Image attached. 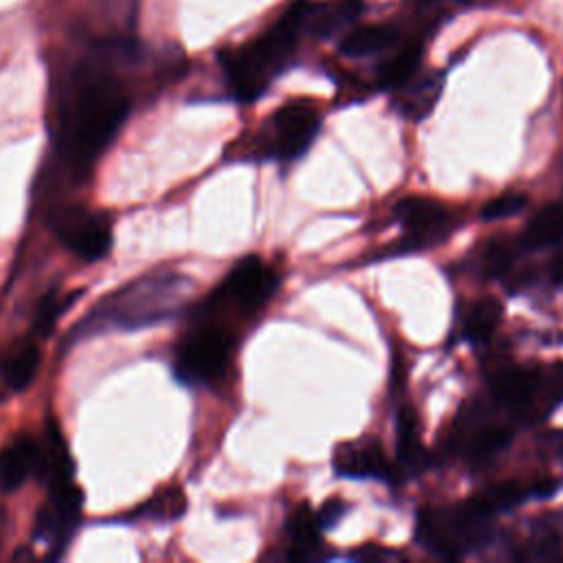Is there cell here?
Masks as SVG:
<instances>
[{
    "label": "cell",
    "mask_w": 563,
    "mask_h": 563,
    "mask_svg": "<svg viewBox=\"0 0 563 563\" xmlns=\"http://www.w3.org/2000/svg\"><path fill=\"white\" fill-rule=\"evenodd\" d=\"M37 468V442L22 435L0 451V490H18Z\"/></svg>",
    "instance_id": "7c38bea8"
},
{
    "label": "cell",
    "mask_w": 563,
    "mask_h": 563,
    "mask_svg": "<svg viewBox=\"0 0 563 563\" xmlns=\"http://www.w3.org/2000/svg\"><path fill=\"white\" fill-rule=\"evenodd\" d=\"M398 42V31L389 24H365L352 29L343 40H341V55L358 59V57H369L385 53L394 48Z\"/></svg>",
    "instance_id": "9a60e30c"
},
{
    "label": "cell",
    "mask_w": 563,
    "mask_h": 563,
    "mask_svg": "<svg viewBox=\"0 0 563 563\" xmlns=\"http://www.w3.org/2000/svg\"><path fill=\"white\" fill-rule=\"evenodd\" d=\"M396 438H398V464L400 468L418 471L422 468L429 457L420 442V420L411 405H402L398 411L396 422Z\"/></svg>",
    "instance_id": "2e32d148"
},
{
    "label": "cell",
    "mask_w": 563,
    "mask_h": 563,
    "mask_svg": "<svg viewBox=\"0 0 563 563\" xmlns=\"http://www.w3.org/2000/svg\"><path fill=\"white\" fill-rule=\"evenodd\" d=\"M521 249L523 246L519 238H510V235H497L484 242L477 260L479 273L484 277H504L515 266V260Z\"/></svg>",
    "instance_id": "d6986e66"
},
{
    "label": "cell",
    "mask_w": 563,
    "mask_h": 563,
    "mask_svg": "<svg viewBox=\"0 0 563 563\" xmlns=\"http://www.w3.org/2000/svg\"><path fill=\"white\" fill-rule=\"evenodd\" d=\"M275 288V271L268 268L257 255H246L231 268L209 303H229L235 306L240 312H255L268 301Z\"/></svg>",
    "instance_id": "ba28073f"
},
{
    "label": "cell",
    "mask_w": 563,
    "mask_h": 563,
    "mask_svg": "<svg viewBox=\"0 0 563 563\" xmlns=\"http://www.w3.org/2000/svg\"><path fill=\"white\" fill-rule=\"evenodd\" d=\"M40 367V350L35 343H24L20 345L9 361L4 363V383L13 389V391H24Z\"/></svg>",
    "instance_id": "603a6c76"
},
{
    "label": "cell",
    "mask_w": 563,
    "mask_h": 563,
    "mask_svg": "<svg viewBox=\"0 0 563 563\" xmlns=\"http://www.w3.org/2000/svg\"><path fill=\"white\" fill-rule=\"evenodd\" d=\"M396 220L405 227L402 240L389 244L383 255H400L411 251H422L429 246L440 244L457 224L453 211L442 202L424 196H407L396 202L394 207Z\"/></svg>",
    "instance_id": "8992f818"
},
{
    "label": "cell",
    "mask_w": 563,
    "mask_h": 563,
    "mask_svg": "<svg viewBox=\"0 0 563 563\" xmlns=\"http://www.w3.org/2000/svg\"><path fill=\"white\" fill-rule=\"evenodd\" d=\"M539 369H523L512 363H499L490 374V391L495 400L517 413L537 411Z\"/></svg>",
    "instance_id": "8fae6325"
},
{
    "label": "cell",
    "mask_w": 563,
    "mask_h": 563,
    "mask_svg": "<svg viewBox=\"0 0 563 563\" xmlns=\"http://www.w3.org/2000/svg\"><path fill=\"white\" fill-rule=\"evenodd\" d=\"M563 240V202L545 205L526 224L519 242L523 249H543Z\"/></svg>",
    "instance_id": "e0dca14e"
},
{
    "label": "cell",
    "mask_w": 563,
    "mask_h": 563,
    "mask_svg": "<svg viewBox=\"0 0 563 563\" xmlns=\"http://www.w3.org/2000/svg\"><path fill=\"white\" fill-rule=\"evenodd\" d=\"M530 486H532V497L545 499V497L554 495V490L559 488V482L552 479V477H539V479L530 482Z\"/></svg>",
    "instance_id": "f1b7e54d"
},
{
    "label": "cell",
    "mask_w": 563,
    "mask_h": 563,
    "mask_svg": "<svg viewBox=\"0 0 563 563\" xmlns=\"http://www.w3.org/2000/svg\"><path fill=\"white\" fill-rule=\"evenodd\" d=\"M528 198L526 194H501L493 200H488L484 207H482V220H504V218H510L515 213H519L523 207H526Z\"/></svg>",
    "instance_id": "484cf974"
},
{
    "label": "cell",
    "mask_w": 563,
    "mask_h": 563,
    "mask_svg": "<svg viewBox=\"0 0 563 563\" xmlns=\"http://www.w3.org/2000/svg\"><path fill=\"white\" fill-rule=\"evenodd\" d=\"M363 11L361 0H332L317 7L308 4L306 29L317 37H330L350 26Z\"/></svg>",
    "instance_id": "5bb4252c"
},
{
    "label": "cell",
    "mask_w": 563,
    "mask_h": 563,
    "mask_svg": "<svg viewBox=\"0 0 563 563\" xmlns=\"http://www.w3.org/2000/svg\"><path fill=\"white\" fill-rule=\"evenodd\" d=\"M548 279H550L554 286H563V251H559V253L550 260Z\"/></svg>",
    "instance_id": "f546056e"
},
{
    "label": "cell",
    "mask_w": 563,
    "mask_h": 563,
    "mask_svg": "<svg viewBox=\"0 0 563 563\" xmlns=\"http://www.w3.org/2000/svg\"><path fill=\"white\" fill-rule=\"evenodd\" d=\"M552 438H556V444L563 446V431L561 433H552Z\"/></svg>",
    "instance_id": "1f68e13d"
},
{
    "label": "cell",
    "mask_w": 563,
    "mask_h": 563,
    "mask_svg": "<svg viewBox=\"0 0 563 563\" xmlns=\"http://www.w3.org/2000/svg\"><path fill=\"white\" fill-rule=\"evenodd\" d=\"M154 517H161V519H174V517H180L183 510H185V495L180 490H167V493H161L156 497V504H154Z\"/></svg>",
    "instance_id": "4316f807"
},
{
    "label": "cell",
    "mask_w": 563,
    "mask_h": 563,
    "mask_svg": "<svg viewBox=\"0 0 563 563\" xmlns=\"http://www.w3.org/2000/svg\"><path fill=\"white\" fill-rule=\"evenodd\" d=\"M383 554H387V550H383L378 545H363L361 550L354 552V559H380Z\"/></svg>",
    "instance_id": "4dcf8cb0"
},
{
    "label": "cell",
    "mask_w": 563,
    "mask_h": 563,
    "mask_svg": "<svg viewBox=\"0 0 563 563\" xmlns=\"http://www.w3.org/2000/svg\"><path fill=\"white\" fill-rule=\"evenodd\" d=\"M528 497H532V486L523 484V482H517V479H506V482L490 484L488 488L473 495L477 506L484 512H488L490 517L497 515L499 510H508V508L526 501Z\"/></svg>",
    "instance_id": "44dd1931"
},
{
    "label": "cell",
    "mask_w": 563,
    "mask_h": 563,
    "mask_svg": "<svg viewBox=\"0 0 563 563\" xmlns=\"http://www.w3.org/2000/svg\"><path fill=\"white\" fill-rule=\"evenodd\" d=\"M306 13L308 4L295 2L260 37L222 55L229 86L240 101L257 99L271 79L286 66L301 31L306 29Z\"/></svg>",
    "instance_id": "7a4b0ae2"
},
{
    "label": "cell",
    "mask_w": 563,
    "mask_h": 563,
    "mask_svg": "<svg viewBox=\"0 0 563 563\" xmlns=\"http://www.w3.org/2000/svg\"><path fill=\"white\" fill-rule=\"evenodd\" d=\"M187 279L180 275H154L136 279L97 303L77 325V336L97 334L106 328L136 330L176 314L185 297Z\"/></svg>",
    "instance_id": "3957f363"
},
{
    "label": "cell",
    "mask_w": 563,
    "mask_h": 563,
    "mask_svg": "<svg viewBox=\"0 0 563 563\" xmlns=\"http://www.w3.org/2000/svg\"><path fill=\"white\" fill-rule=\"evenodd\" d=\"M64 306H66V301H62L57 290H51L42 297V301L35 310V319H33V328L42 339H46L55 330L57 319L64 312Z\"/></svg>",
    "instance_id": "cb8c5ba5"
},
{
    "label": "cell",
    "mask_w": 563,
    "mask_h": 563,
    "mask_svg": "<svg viewBox=\"0 0 563 563\" xmlns=\"http://www.w3.org/2000/svg\"><path fill=\"white\" fill-rule=\"evenodd\" d=\"M130 112L123 86L103 68L79 66L62 108V147L68 161L86 169L114 139Z\"/></svg>",
    "instance_id": "6da1fadb"
},
{
    "label": "cell",
    "mask_w": 563,
    "mask_h": 563,
    "mask_svg": "<svg viewBox=\"0 0 563 563\" xmlns=\"http://www.w3.org/2000/svg\"><path fill=\"white\" fill-rule=\"evenodd\" d=\"M332 466L339 477H354V479H367V477H380V479H394L391 475L398 473L396 466L389 464L385 457L383 444L376 438H361L336 444L332 453Z\"/></svg>",
    "instance_id": "30bf717a"
},
{
    "label": "cell",
    "mask_w": 563,
    "mask_h": 563,
    "mask_svg": "<svg viewBox=\"0 0 563 563\" xmlns=\"http://www.w3.org/2000/svg\"><path fill=\"white\" fill-rule=\"evenodd\" d=\"M233 336L220 325H202L183 336L176 350L174 372L187 385L216 383L229 365Z\"/></svg>",
    "instance_id": "5b68a950"
},
{
    "label": "cell",
    "mask_w": 563,
    "mask_h": 563,
    "mask_svg": "<svg viewBox=\"0 0 563 563\" xmlns=\"http://www.w3.org/2000/svg\"><path fill=\"white\" fill-rule=\"evenodd\" d=\"M442 84H444V75L440 70H431L424 75H413L407 84L400 86V95L396 99L398 110L407 117V119H424L440 92H442Z\"/></svg>",
    "instance_id": "4fadbf2b"
},
{
    "label": "cell",
    "mask_w": 563,
    "mask_h": 563,
    "mask_svg": "<svg viewBox=\"0 0 563 563\" xmlns=\"http://www.w3.org/2000/svg\"><path fill=\"white\" fill-rule=\"evenodd\" d=\"M422 57V46L418 42L407 44L405 48H400L396 55H391L376 73V81L380 88H400L402 84H407L420 64Z\"/></svg>",
    "instance_id": "7402d4cb"
},
{
    "label": "cell",
    "mask_w": 563,
    "mask_h": 563,
    "mask_svg": "<svg viewBox=\"0 0 563 563\" xmlns=\"http://www.w3.org/2000/svg\"><path fill=\"white\" fill-rule=\"evenodd\" d=\"M501 312H504V308L497 299H493V297L477 299L464 317V339L475 345L486 343L493 336V332L497 330V325L501 321Z\"/></svg>",
    "instance_id": "ffe728a7"
},
{
    "label": "cell",
    "mask_w": 563,
    "mask_h": 563,
    "mask_svg": "<svg viewBox=\"0 0 563 563\" xmlns=\"http://www.w3.org/2000/svg\"><path fill=\"white\" fill-rule=\"evenodd\" d=\"M319 110L306 101H286L266 123L260 136L262 152L277 161H297L319 132Z\"/></svg>",
    "instance_id": "52a82bcc"
},
{
    "label": "cell",
    "mask_w": 563,
    "mask_h": 563,
    "mask_svg": "<svg viewBox=\"0 0 563 563\" xmlns=\"http://www.w3.org/2000/svg\"><path fill=\"white\" fill-rule=\"evenodd\" d=\"M490 519L473 497L449 508H422L416 519V541L435 556L457 559L488 539Z\"/></svg>",
    "instance_id": "277c9868"
},
{
    "label": "cell",
    "mask_w": 563,
    "mask_h": 563,
    "mask_svg": "<svg viewBox=\"0 0 563 563\" xmlns=\"http://www.w3.org/2000/svg\"><path fill=\"white\" fill-rule=\"evenodd\" d=\"M53 229L64 246L88 264L108 255L112 244L108 218L84 207H68L59 211L53 220Z\"/></svg>",
    "instance_id": "9c48e42d"
},
{
    "label": "cell",
    "mask_w": 563,
    "mask_h": 563,
    "mask_svg": "<svg viewBox=\"0 0 563 563\" xmlns=\"http://www.w3.org/2000/svg\"><path fill=\"white\" fill-rule=\"evenodd\" d=\"M343 512H345V501L341 497H330L321 504V510L317 512V519H319L321 528H332L343 517Z\"/></svg>",
    "instance_id": "83f0119b"
},
{
    "label": "cell",
    "mask_w": 563,
    "mask_h": 563,
    "mask_svg": "<svg viewBox=\"0 0 563 563\" xmlns=\"http://www.w3.org/2000/svg\"><path fill=\"white\" fill-rule=\"evenodd\" d=\"M521 561H559L563 559V543L556 534H541L517 552Z\"/></svg>",
    "instance_id": "d4e9b609"
},
{
    "label": "cell",
    "mask_w": 563,
    "mask_h": 563,
    "mask_svg": "<svg viewBox=\"0 0 563 563\" xmlns=\"http://www.w3.org/2000/svg\"><path fill=\"white\" fill-rule=\"evenodd\" d=\"M288 537H290V559H308L310 552L319 545L321 523L317 519V512L308 504H299L288 515Z\"/></svg>",
    "instance_id": "ac0fdd59"
}]
</instances>
